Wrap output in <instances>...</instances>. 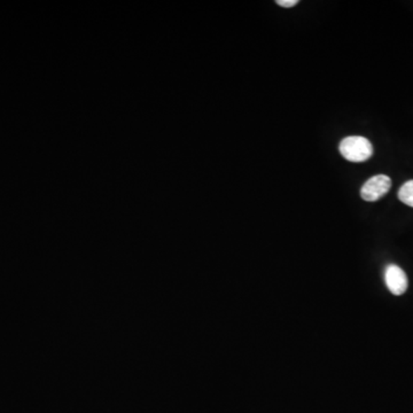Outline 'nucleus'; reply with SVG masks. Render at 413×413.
Instances as JSON below:
<instances>
[{"mask_svg":"<svg viewBox=\"0 0 413 413\" xmlns=\"http://www.w3.org/2000/svg\"><path fill=\"white\" fill-rule=\"evenodd\" d=\"M391 187V180L386 175H377L370 178L360 189V196L365 201L374 202L381 199L389 192Z\"/></svg>","mask_w":413,"mask_h":413,"instance_id":"2","label":"nucleus"},{"mask_svg":"<svg viewBox=\"0 0 413 413\" xmlns=\"http://www.w3.org/2000/svg\"><path fill=\"white\" fill-rule=\"evenodd\" d=\"M340 153L351 162H364L373 155V146L367 139L360 136L344 138L339 146Z\"/></svg>","mask_w":413,"mask_h":413,"instance_id":"1","label":"nucleus"},{"mask_svg":"<svg viewBox=\"0 0 413 413\" xmlns=\"http://www.w3.org/2000/svg\"><path fill=\"white\" fill-rule=\"evenodd\" d=\"M297 4H299L297 0H277V5L281 7H286V8L295 6Z\"/></svg>","mask_w":413,"mask_h":413,"instance_id":"5","label":"nucleus"},{"mask_svg":"<svg viewBox=\"0 0 413 413\" xmlns=\"http://www.w3.org/2000/svg\"><path fill=\"white\" fill-rule=\"evenodd\" d=\"M385 281L387 287L394 295H402L407 290V277L398 265L391 264L386 268Z\"/></svg>","mask_w":413,"mask_h":413,"instance_id":"3","label":"nucleus"},{"mask_svg":"<svg viewBox=\"0 0 413 413\" xmlns=\"http://www.w3.org/2000/svg\"><path fill=\"white\" fill-rule=\"evenodd\" d=\"M398 199L401 200L404 205L413 208V180L402 185L398 191Z\"/></svg>","mask_w":413,"mask_h":413,"instance_id":"4","label":"nucleus"}]
</instances>
